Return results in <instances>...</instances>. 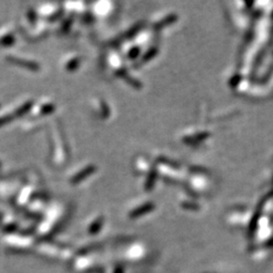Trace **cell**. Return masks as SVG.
<instances>
[{
	"label": "cell",
	"instance_id": "6da1fadb",
	"mask_svg": "<svg viewBox=\"0 0 273 273\" xmlns=\"http://www.w3.org/2000/svg\"><path fill=\"white\" fill-rule=\"evenodd\" d=\"M93 167H89V168H87V169H85L84 171H82V172H80L76 177H74V179H73V181L74 182H78V181H80L81 179H83V177H85L86 175H88V174H90L92 171H93Z\"/></svg>",
	"mask_w": 273,
	"mask_h": 273
},
{
	"label": "cell",
	"instance_id": "7a4b0ae2",
	"mask_svg": "<svg viewBox=\"0 0 273 273\" xmlns=\"http://www.w3.org/2000/svg\"><path fill=\"white\" fill-rule=\"evenodd\" d=\"M175 18H176V16L175 15H170L168 18H166L165 20H162L161 22H159L158 23V25H157V29H160V27H162V26H164V25H166V23H168V22H171V21H173V20H175Z\"/></svg>",
	"mask_w": 273,
	"mask_h": 273
}]
</instances>
